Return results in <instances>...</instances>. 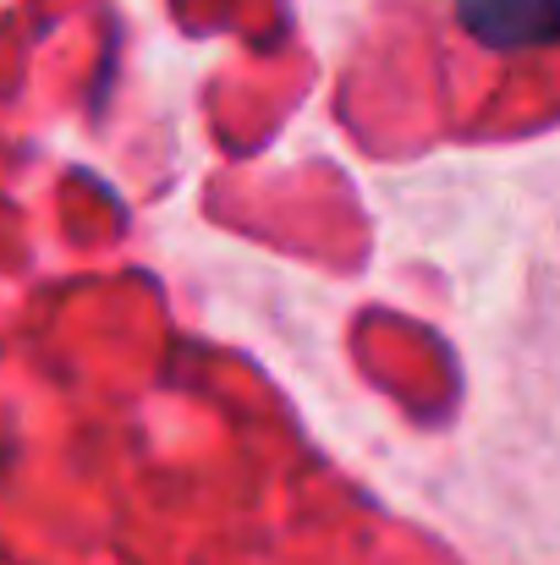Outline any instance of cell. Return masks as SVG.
<instances>
[{
    "instance_id": "cell-1",
    "label": "cell",
    "mask_w": 560,
    "mask_h": 565,
    "mask_svg": "<svg viewBox=\"0 0 560 565\" xmlns=\"http://www.w3.org/2000/svg\"><path fill=\"white\" fill-rule=\"evenodd\" d=\"M456 17L489 50L560 44V0H456Z\"/></svg>"
}]
</instances>
